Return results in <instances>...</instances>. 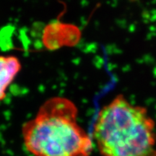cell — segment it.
Masks as SVG:
<instances>
[{"label":"cell","instance_id":"1","mask_svg":"<svg viewBox=\"0 0 156 156\" xmlns=\"http://www.w3.org/2000/svg\"><path fill=\"white\" fill-rule=\"evenodd\" d=\"M25 147L33 156H90L93 142L77 123V108L65 98L48 99L23 126Z\"/></svg>","mask_w":156,"mask_h":156},{"label":"cell","instance_id":"2","mask_svg":"<svg viewBox=\"0 0 156 156\" xmlns=\"http://www.w3.org/2000/svg\"><path fill=\"white\" fill-rule=\"evenodd\" d=\"M155 126L145 107L119 95L99 112L93 138L103 156H156Z\"/></svg>","mask_w":156,"mask_h":156},{"label":"cell","instance_id":"3","mask_svg":"<svg viewBox=\"0 0 156 156\" xmlns=\"http://www.w3.org/2000/svg\"><path fill=\"white\" fill-rule=\"evenodd\" d=\"M21 69V63L16 56H0V101L6 97L10 84Z\"/></svg>","mask_w":156,"mask_h":156}]
</instances>
